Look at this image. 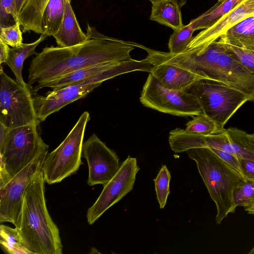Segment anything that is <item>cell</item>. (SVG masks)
Masks as SVG:
<instances>
[{
  "label": "cell",
  "instance_id": "20",
  "mask_svg": "<svg viewBox=\"0 0 254 254\" xmlns=\"http://www.w3.org/2000/svg\"><path fill=\"white\" fill-rule=\"evenodd\" d=\"M49 0H28L18 18L22 32L30 31L42 34V17Z\"/></svg>",
  "mask_w": 254,
  "mask_h": 254
},
{
  "label": "cell",
  "instance_id": "42",
  "mask_svg": "<svg viewBox=\"0 0 254 254\" xmlns=\"http://www.w3.org/2000/svg\"></svg>",
  "mask_w": 254,
  "mask_h": 254
},
{
  "label": "cell",
  "instance_id": "4",
  "mask_svg": "<svg viewBox=\"0 0 254 254\" xmlns=\"http://www.w3.org/2000/svg\"><path fill=\"white\" fill-rule=\"evenodd\" d=\"M186 152L189 158L196 164L199 173L216 205V223L220 224L229 213L235 212L237 206L234 200V191L245 179L210 148H194Z\"/></svg>",
  "mask_w": 254,
  "mask_h": 254
},
{
  "label": "cell",
  "instance_id": "14",
  "mask_svg": "<svg viewBox=\"0 0 254 254\" xmlns=\"http://www.w3.org/2000/svg\"><path fill=\"white\" fill-rule=\"evenodd\" d=\"M101 83H75L60 89L53 90L45 96L37 95L32 89L35 110L39 120L44 121L50 115L66 105L84 97Z\"/></svg>",
  "mask_w": 254,
  "mask_h": 254
},
{
  "label": "cell",
  "instance_id": "17",
  "mask_svg": "<svg viewBox=\"0 0 254 254\" xmlns=\"http://www.w3.org/2000/svg\"><path fill=\"white\" fill-rule=\"evenodd\" d=\"M64 0V14L58 32L54 36L59 47H69L86 42L89 37L81 30L70 4Z\"/></svg>",
  "mask_w": 254,
  "mask_h": 254
},
{
  "label": "cell",
  "instance_id": "11",
  "mask_svg": "<svg viewBox=\"0 0 254 254\" xmlns=\"http://www.w3.org/2000/svg\"><path fill=\"white\" fill-rule=\"evenodd\" d=\"M47 153L48 151L40 154L0 188V223L8 222L15 227L18 225L25 191L41 169Z\"/></svg>",
  "mask_w": 254,
  "mask_h": 254
},
{
  "label": "cell",
  "instance_id": "27",
  "mask_svg": "<svg viewBox=\"0 0 254 254\" xmlns=\"http://www.w3.org/2000/svg\"><path fill=\"white\" fill-rule=\"evenodd\" d=\"M192 119L186 124L185 130L190 133L208 135L217 132L214 122L205 115L192 116Z\"/></svg>",
  "mask_w": 254,
  "mask_h": 254
},
{
  "label": "cell",
  "instance_id": "2",
  "mask_svg": "<svg viewBox=\"0 0 254 254\" xmlns=\"http://www.w3.org/2000/svg\"><path fill=\"white\" fill-rule=\"evenodd\" d=\"M147 60L153 65H173L204 78L220 82L245 94L254 102V73L226 51L224 44L215 41L202 50H188L172 54L146 48Z\"/></svg>",
  "mask_w": 254,
  "mask_h": 254
},
{
  "label": "cell",
  "instance_id": "6",
  "mask_svg": "<svg viewBox=\"0 0 254 254\" xmlns=\"http://www.w3.org/2000/svg\"><path fill=\"white\" fill-rule=\"evenodd\" d=\"M90 119L88 112L82 113L64 141L47 153L41 167L45 183H60L78 170L82 164L84 131Z\"/></svg>",
  "mask_w": 254,
  "mask_h": 254
},
{
  "label": "cell",
  "instance_id": "10",
  "mask_svg": "<svg viewBox=\"0 0 254 254\" xmlns=\"http://www.w3.org/2000/svg\"><path fill=\"white\" fill-rule=\"evenodd\" d=\"M183 148L187 151L199 147L214 148L229 152L238 158L254 160V144L245 131L236 127L208 135L185 131L181 140Z\"/></svg>",
  "mask_w": 254,
  "mask_h": 254
},
{
  "label": "cell",
  "instance_id": "5",
  "mask_svg": "<svg viewBox=\"0 0 254 254\" xmlns=\"http://www.w3.org/2000/svg\"><path fill=\"white\" fill-rule=\"evenodd\" d=\"M185 91L196 98L203 115L215 124L217 133L225 130L224 126L229 120L249 101L247 96L241 92L207 78L196 81Z\"/></svg>",
  "mask_w": 254,
  "mask_h": 254
},
{
  "label": "cell",
  "instance_id": "24",
  "mask_svg": "<svg viewBox=\"0 0 254 254\" xmlns=\"http://www.w3.org/2000/svg\"><path fill=\"white\" fill-rule=\"evenodd\" d=\"M244 0H218L213 7L199 16L196 30L206 29L232 10Z\"/></svg>",
  "mask_w": 254,
  "mask_h": 254
},
{
  "label": "cell",
  "instance_id": "25",
  "mask_svg": "<svg viewBox=\"0 0 254 254\" xmlns=\"http://www.w3.org/2000/svg\"><path fill=\"white\" fill-rule=\"evenodd\" d=\"M0 244L4 252L9 254H31L24 244L17 229L1 224Z\"/></svg>",
  "mask_w": 254,
  "mask_h": 254
},
{
  "label": "cell",
  "instance_id": "31",
  "mask_svg": "<svg viewBox=\"0 0 254 254\" xmlns=\"http://www.w3.org/2000/svg\"><path fill=\"white\" fill-rule=\"evenodd\" d=\"M224 44V43H223ZM226 51L245 67L254 73V52L224 44Z\"/></svg>",
  "mask_w": 254,
  "mask_h": 254
},
{
  "label": "cell",
  "instance_id": "22",
  "mask_svg": "<svg viewBox=\"0 0 254 254\" xmlns=\"http://www.w3.org/2000/svg\"><path fill=\"white\" fill-rule=\"evenodd\" d=\"M116 62L100 64L77 70L45 84L42 86V88L48 87L53 90L61 89L93 76L111 67Z\"/></svg>",
  "mask_w": 254,
  "mask_h": 254
},
{
  "label": "cell",
  "instance_id": "9",
  "mask_svg": "<svg viewBox=\"0 0 254 254\" xmlns=\"http://www.w3.org/2000/svg\"><path fill=\"white\" fill-rule=\"evenodd\" d=\"M140 101L145 107L175 116L203 115L193 95L163 87L150 73L143 86Z\"/></svg>",
  "mask_w": 254,
  "mask_h": 254
},
{
  "label": "cell",
  "instance_id": "34",
  "mask_svg": "<svg viewBox=\"0 0 254 254\" xmlns=\"http://www.w3.org/2000/svg\"><path fill=\"white\" fill-rule=\"evenodd\" d=\"M241 174L245 180L254 182V160L239 159Z\"/></svg>",
  "mask_w": 254,
  "mask_h": 254
},
{
  "label": "cell",
  "instance_id": "16",
  "mask_svg": "<svg viewBox=\"0 0 254 254\" xmlns=\"http://www.w3.org/2000/svg\"><path fill=\"white\" fill-rule=\"evenodd\" d=\"M164 87L185 91L197 80L204 78L181 67L166 64L154 65L150 72Z\"/></svg>",
  "mask_w": 254,
  "mask_h": 254
},
{
  "label": "cell",
  "instance_id": "28",
  "mask_svg": "<svg viewBox=\"0 0 254 254\" xmlns=\"http://www.w3.org/2000/svg\"><path fill=\"white\" fill-rule=\"evenodd\" d=\"M171 175L165 165H162L158 175L154 179L157 200L160 208H163L166 204L170 193L169 185Z\"/></svg>",
  "mask_w": 254,
  "mask_h": 254
},
{
  "label": "cell",
  "instance_id": "41",
  "mask_svg": "<svg viewBox=\"0 0 254 254\" xmlns=\"http://www.w3.org/2000/svg\"><path fill=\"white\" fill-rule=\"evenodd\" d=\"M150 0L151 2V3H152L153 2H154L156 0Z\"/></svg>",
  "mask_w": 254,
  "mask_h": 254
},
{
  "label": "cell",
  "instance_id": "8",
  "mask_svg": "<svg viewBox=\"0 0 254 254\" xmlns=\"http://www.w3.org/2000/svg\"><path fill=\"white\" fill-rule=\"evenodd\" d=\"M37 126L32 124L9 129L4 147L0 150V162L4 164L11 178L48 150Z\"/></svg>",
  "mask_w": 254,
  "mask_h": 254
},
{
  "label": "cell",
  "instance_id": "36",
  "mask_svg": "<svg viewBox=\"0 0 254 254\" xmlns=\"http://www.w3.org/2000/svg\"><path fill=\"white\" fill-rule=\"evenodd\" d=\"M10 128L2 124H0V150L5 144Z\"/></svg>",
  "mask_w": 254,
  "mask_h": 254
},
{
  "label": "cell",
  "instance_id": "1",
  "mask_svg": "<svg viewBox=\"0 0 254 254\" xmlns=\"http://www.w3.org/2000/svg\"><path fill=\"white\" fill-rule=\"evenodd\" d=\"M85 43L69 47H46L32 60L28 84L33 91L45 84L77 70L96 64L130 59L134 42L105 36L88 24Z\"/></svg>",
  "mask_w": 254,
  "mask_h": 254
},
{
  "label": "cell",
  "instance_id": "12",
  "mask_svg": "<svg viewBox=\"0 0 254 254\" xmlns=\"http://www.w3.org/2000/svg\"><path fill=\"white\" fill-rule=\"evenodd\" d=\"M139 170L135 158L129 156L123 161L113 178L106 185L94 203L88 208L86 217L93 224L103 213L133 189Z\"/></svg>",
  "mask_w": 254,
  "mask_h": 254
},
{
  "label": "cell",
  "instance_id": "26",
  "mask_svg": "<svg viewBox=\"0 0 254 254\" xmlns=\"http://www.w3.org/2000/svg\"><path fill=\"white\" fill-rule=\"evenodd\" d=\"M199 19V17H198L181 29L174 31L171 35L168 43L170 53L179 54L187 50L189 44L192 40V34L196 30Z\"/></svg>",
  "mask_w": 254,
  "mask_h": 254
},
{
  "label": "cell",
  "instance_id": "3",
  "mask_svg": "<svg viewBox=\"0 0 254 254\" xmlns=\"http://www.w3.org/2000/svg\"><path fill=\"white\" fill-rule=\"evenodd\" d=\"M41 169L24 194L17 229L31 254H62L60 232L48 211Z\"/></svg>",
  "mask_w": 254,
  "mask_h": 254
},
{
  "label": "cell",
  "instance_id": "7",
  "mask_svg": "<svg viewBox=\"0 0 254 254\" xmlns=\"http://www.w3.org/2000/svg\"><path fill=\"white\" fill-rule=\"evenodd\" d=\"M0 124L13 128L40 123L34 106L32 88L0 71Z\"/></svg>",
  "mask_w": 254,
  "mask_h": 254
},
{
  "label": "cell",
  "instance_id": "39",
  "mask_svg": "<svg viewBox=\"0 0 254 254\" xmlns=\"http://www.w3.org/2000/svg\"><path fill=\"white\" fill-rule=\"evenodd\" d=\"M248 137L251 141L254 144V133L248 134Z\"/></svg>",
  "mask_w": 254,
  "mask_h": 254
},
{
  "label": "cell",
  "instance_id": "29",
  "mask_svg": "<svg viewBox=\"0 0 254 254\" xmlns=\"http://www.w3.org/2000/svg\"><path fill=\"white\" fill-rule=\"evenodd\" d=\"M234 202L237 206L244 208L254 204V182L245 180L238 185L233 193Z\"/></svg>",
  "mask_w": 254,
  "mask_h": 254
},
{
  "label": "cell",
  "instance_id": "23",
  "mask_svg": "<svg viewBox=\"0 0 254 254\" xmlns=\"http://www.w3.org/2000/svg\"><path fill=\"white\" fill-rule=\"evenodd\" d=\"M64 0H49L42 17L43 33L54 36L58 32L64 14Z\"/></svg>",
  "mask_w": 254,
  "mask_h": 254
},
{
  "label": "cell",
  "instance_id": "40",
  "mask_svg": "<svg viewBox=\"0 0 254 254\" xmlns=\"http://www.w3.org/2000/svg\"><path fill=\"white\" fill-rule=\"evenodd\" d=\"M249 254H254V247L252 249V250L249 252Z\"/></svg>",
  "mask_w": 254,
  "mask_h": 254
},
{
  "label": "cell",
  "instance_id": "38",
  "mask_svg": "<svg viewBox=\"0 0 254 254\" xmlns=\"http://www.w3.org/2000/svg\"><path fill=\"white\" fill-rule=\"evenodd\" d=\"M249 214L254 215V204L250 207L244 208Z\"/></svg>",
  "mask_w": 254,
  "mask_h": 254
},
{
  "label": "cell",
  "instance_id": "21",
  "mask_svg": "<svg viewBox=\"0 0 254 254\" xmlns=\"http://www.w3.org/2000/svg\"><path fill=\"white\" fill-rule=\"evenodd\" d=\"M48 36L41 34L40 37L35 42L26 44L22 43L20 46L10 48L8 59L5 63L13 72L16 80L21 84L26 83L22 76L23 64L25 60L30 56L37 55L35 49L42 41L46 39Z\"/></svg>",
  "mask_w": 254,
  "mask_h": 254
},
{
  "label": "cell",
  "instance_id": "33",
  "mask_svg": "<svg viewBox=\"0 0 254 254\" xmlns=\"http://www.w3.org/2000/svg\"><path fill=\"white\" fill-rule=\"evenodd\" d=\"M210 148L213 152H214L222 160L232 166L242 175L240 162L237 157L229 152L224 151L222 149L214 148Z\"/></svg>",
  "mask_w": 254,
  "mask_h": 254
},
{
  "label": "cell",
  "instance_id": "35",
  "mask_svg": "<svg viewBox=\"0 0 254 254\" xmlns=\"http://www.w3.org/2000/svg\"><path fill=\"white\" fill-rule=\"evenodd\" d=\"M10 48L8 45L0 40V64L5 63L8 57Z\"/></svg>",
  "mask_w": 254,
  "mask_h": 254
},
{
  "label": "cell",
  "instance_id": "32",
  "mask_svg": "<svg viewBox=\"0 0 254 254\" xmlns=\"http://www.w3.org/2000/svg\"><path fill=\"white\" fill-rule=\"evenodd\" d=\"M20 26L17 22L13 25L0 27V40L12 48L20 46L23 40Z\"/></svg>",
  "mask_w": 254,
  "mask_h": 254
},
{
  "label": "cell",
  "instance_id": "30",
  "mask_svg": "<svg viewBox=\"0 0 254 254\" xmlns=\"http://www.w3.org/2000/svg\"><path fill=\"white\" fill-rule=\"evenodd\" d=\"M19 22L15 0H0V27Z\"/></svg>",
  "mask_w": 254,
  "mask_h": 254
},
{
  "label": "cell",
  "instance_id": "13",
  "mask_svg": "<svg viewBox=\"0 0 254 254\" xmlns=\"http://www.w3.org/2000/svg\"><path fill=\"white\" fill-rule=\"evenodd\" d=\"M81 156L86 160L88 164L87 184L90 186L97 184L104 186L113 178L120 168L119 158L116 152L95 133L83 142Z\"/></svg>",
  "mask_w": 254,
  "mask_h": 254
},
{
  "label": "cell",
  "instance_id": "15",
  "mask_svg": "<svg viewBox=\"0 0 254 254\" xmlns=\"http://www.w3.org/2000/svg\"><path fill=\"white\" fill-rule=\"evenodd\" d=\"M254 15V0H244L208 28L192 37L187 50H202L245 17Z\"/></svg>",
  "mask_w": 254,
  "mask_h": 254
},
{
  "label": "cell",
  "instance_id": "19",
  "mask_svg": "<svg viewBox=\"0 0 254 254\" xmlns=\"http://www.w3.org/2000/svg\"><path fill=\"white\" fill-rule=\"evenodd\" d=\"M150 19L178 30L184 27L180 4L177 0H156L153 2Z\"/></svg>",
  "mask_w": 254,
  "mask_h": 254
},
{
  "label": "cell",
  "instance_id": "37",
  "mask_svg": "<svg viewBox=\"0 0 254 254\" xmlns=\"http://www.w3.org/2000/svg\"><path fill=\"white\" fill-rule=\"evenodd\" d=\"M27 0H15L16 10L18 16L23 7L26 3Z\"/></svg>",
  "mask_w": 254,
  "mask_h": 254
},
{
  "label": "cell",
  "instance_id": "18",
  "mask_svg": "<svg viewBox=\"0 0 254 254\" xmlns=\"http://www.w3.org/2000/svg\"><path fill=\"white\" fill-rule=\"evenodd\" d=\"M218 40L254 52V15L247 16L237 22L222 34Z\"/></svg>",
  "mask_w": 254,
  "mask_h": 254
}]
</instances>
